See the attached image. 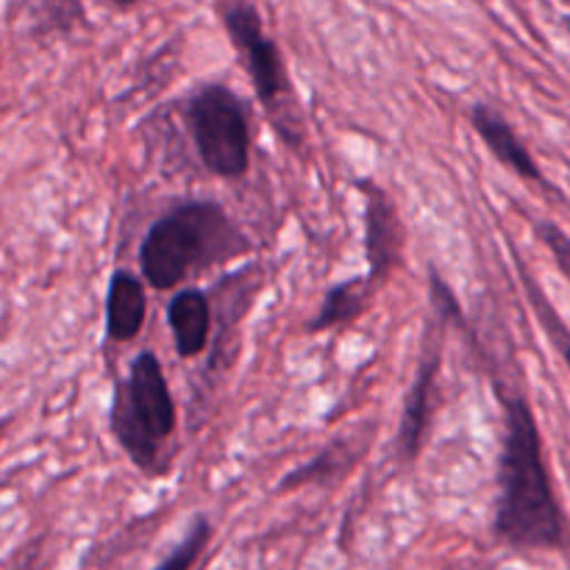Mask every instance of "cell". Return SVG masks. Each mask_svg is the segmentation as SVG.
Here are the masks:
<instances>
[{
	"mask_svg": "<svg viewBox=\"0 0 570 570\" xmlns=\"http://www.w3.org/2000/svg\"><path fill=\"white\" fill-rule=\"evenodd\" d=\"M504 417L493 534L515 551H562L568 518L546 460L543 434L527 395L495 390Z\"/></svg>",
	"mask_w": 570,
	"mask_h": 570,
	"instance_id": "1",
	"label": "cell"
},
{
	"mask_svg": "<svg viewBox=\"0 0 570 570\" xmlns=\"http://www.w3.org/2000/svg\"><path fill=\"white\" fill-rule=\"evenodd\" d=\"M250 243L217 200H178L161 212L139 243V273L159 293L184 287L193 273L248 254Z\"/></svg>",
	"mask_w": 570,
	"mask_h": 570,
	"instance_id": "2",
	"label": "cell"
},
{
	"mask_svg": "<svg viewBox=\"0 0 570 570\" xmlns=\"http://www.w3.org/2000/svg\"><path fill=\"white\" fill-rule=\"evenodd\" d=\"M176 426L178 410L165 365L154 351H139L126 376L115 382L109 406L111 438L142 476L159 479L170 471L165 449Z\"/></svg>",
	"mask_w": 570,
	"mask_h": 570,
	"instance_id": "3",
	"label": "cell"
},
{
	"mask_svg": "<svg viewBox=\"0 0 570 570\" xmlns=\"http://www.w3.org/2000/svg\"><path fill=\"white\" fill-rule=\"evenodd\" d=\"M184 122L206 173L239 181L250 170V111L228 83H200L184 104Z\"/></svg>",
	"mask_w": 570,
	"mask_h": 570,
	"instance_id": "4",
	"label": "cell"
},
{
	"mask_svg": "<svg viewBox=\"0 0 570 570\" xmlns=\"http://www.w3.org/2000/svg\"><path fill=\"white\" fill-rule=\"evenodd\" d=\"M223 22H226L234 48L243 56L245 70H248L250 83L256 89V98L271 106V109H276L284 95H289V76L287 67H284L282 50L265 33L259 11L248 3H237L226 9Z\"/></svg>",
	"mask_w": 570,
	"mask_h": 570,
	"instance_id": "5",
	"label": "cell"
},
{
	"mask_svg": "<svg viewBox=\"0 0 570 570\" xmlns=\"http://www.w3.org/2000/svg\"><path fill=\"white\" fill-rule=\"evenodd\" d=\"M365 193V262L367 282L373 287H382L401 265H404L406 228L401 220L399 204L393 195L379 184H362Z\"/></svg>",
	"mask_w": 570,
	"mask_h": 570,
	"instance_id": "6",
	"label": "cell"
},
{
	"mask_svg": "<svg viewBox=\"0 0 570 570\" xmlns=\"http://www.w3.org/2000/svg\"><path fill=\"white\" fill-rule=\"evenodd\" d=\"M440 365H443V348L438 340L432 337V328L423 343L421 362H417L415 382H412L410 393H406L404 412H401V429H399V454L404 462H415L423 451V440H426L429 417L434 410V395H438V376Z\"/></svg>",
	"mask_w": 570,
	"mask_h": 570,
	"instance_id": "7",
	"label": "cell"
},
{
	"mask_svg": "<svg viewBox=\"0 0 570 570\" xmlns=\"http://www.w3.org/2000/svg\"><path fill=\"white\" fill-rule=\"evenodd\" d=\"M471 122H473V128H476L479 139L488 145L490 154H493L495 159L507 167V170H512L515 176H521L523 181L546 184V176H543V170H540L538 159L532 156V150L527 148V142H523L521 137H518V131L512 128V122L504 120V117H501L493 106H488V104L473 106Z\"/></svg>",
	"mask_w": 570,
	"mask_h": 570,
	"instance_id": "8",
	"label": "cell"
},
{
	"mask_svg": "<svg viewBox=\"0 0 570 570\" xmlns=\"http://www.w3.org/2000/svg\"><path fill=\"white\" fill-rule=\"evenodd\" d=\"M148 321V293L142 278L131 271H115L106 289V340L131 343Z\"/></svg>",
	"mask_w": 570,
	"mask_h": 570,
	"instance_id": "9",
	"label": "cell"
},
{
	"mask_svg": "<svg viewBox=\"0 0 570 570\" xmlns=\"http://www.w3.org/2000/svg\"><path fill=\"white\" fill-rule=\"evenodd\" d=\"M167 326L181 360H195L212 337V301L204 289L181 287L167 304Z\"/></svg>",
	"mask_w": 570,
	"mask_h": 570,
	"instance_id": "10",
	"label": "cell"
},
{
	"mask_svg": "<svg viewBox=\"0 0 570 570\" xmlns=\"http://www.w3.org/2000/svg\"><path fill=\"white\" fill-rule=\"evenodd\" d=\"M373 293H376V287L367 282V276L334 284V287H328L326 295H323L321 306H317V315L306 323V332L321 334L351 326V323L360 321V317L365 315L367 306H371Z\"/></svg>",
	"mask_w": 570,
	"mask_h": 570,
	"instance_id": "11",
	"label": "cell"
},
{
	"mask_svg": "<svg viewBox=\"0 0 570 570\" xmlns=\"http://www.w3.org/2000/svg\"><path fill=\"white\" fill-rule=\"evenodd\" d=\"M212 534H215V527H212L209 518H193L181 543H178L154 570H193L200 562V557L206 554V549H209Z\"/></svg>",
	"mask_w": 570,
	"mask_h": 570,
	"instance_id": "12",
	"label": "cell"
},
{
	"mask_svg": "<svg viewBox=\"0 0 570 570\" xmlns=\"http://www.w3.org/2000/svg\"><path fill=\"white\" fill-rule=\"evenodd\" d=\"M26 11L39 31L67 33L83 20L78 0H26Z\"/></svg>",
	"mask_w": 570,
	"mask_h": 570,
	"instance_id": "13",
	"label": "cell"
},
{
	"mask_svg": "<svg viewBox=\"0 0 570 570\" xmlns=\"http://www.w3.org/2000/svg\"><path fill=\"white\" fill-rule=\"evenodd\" d=\"M340 449H343L340 443L328 445V449L323 451V454H317L315 460L306 462V465H301V468H295L289 476L282 479L278 490H295V488H304V484H309V482H326V479L337 471V465L345 468V462H348L345 456H340Z\"/></svg>",
	"mask_w": 570,
	"mask_h": 570,
	"instance_id": "14",
	"label": "cell"
},
{
	"mask_svg": "<svg viewBox=\"0 0 570 570\" xmlns=\"http://www.w3.org/2000/svg\"><path fill=\"white\" fill-rule=\"evenodd\" d=\"M534 232H538V237L543 239V245L549 248V254L554 256L557 267L562 271V276L570 282V237L566 232H562L560 226H554L551 220H540L538 226H534Z\"/></svg>",
	"mask_w": 570,
	"mask_h": 570,
	"instance_id": "15",
	"label": "cell"
},
{
	"mask_svg": "<svg viewBox=\"0 0 570 570\" xmlns=\"http://www.w3.org/2000/svg\"><path fill=\"white\" fill-rule=\"evenodd\" d=\"M529 295H532V298L538 301L540 317H543V323H546V326H549L551 340H554V343H557V348H560V354H562V362H566L568 371H570V332H568L566 326H562L560 317H557L554 312H551V306L546 304V298H540V293H538V289H534V284H529Z\"/></svg>",
	"mask_w": 570,
	"mask_h": 570,
	"instance_id": "16",
	"label": "cell"
},
{
	"mask_svg": "<svg viewBox=\"0 0 570 570\" xmlns=\"http://www.w3.org/2000/svg\"><path fill=\"white\" fill-rule=\"evenodd\" d=\"M111 3L122 6V9H126V6H134V3H137V0H111Z\"/></svg>",
	"mask_w": 570,
	"mask_h": 570,
	"instance_id": "17",
	"label": "cell"
},
{
	"mask_svg": "<svg viewBox=\"0 0 570 570\" xmlns=\"http://www.w3.org/2000/svg\"><path fill=\"white\" fill-rule=\"evenodd\" d=\"M3 429H6V421H0V438H3Z\"/></svg>",
	"mask_w": 570,
	"mask_h": 570,
	"instance_id": "18",
	"label": "cell"
},
{
	"mask_svg": "<svg viewBox=\"0 0 570 570\" xmlns=\"http://www.w3.org/2000/svg\"><path fill=\"white\" fill-rule=\"evenodd\" d=\"M568 28H570V17H568Z\"/></svg>",
	"mask_w": 570,
	"mask_h": 570,
	"instance_id": "19",
	"label": "cell"
}]
</instances>
